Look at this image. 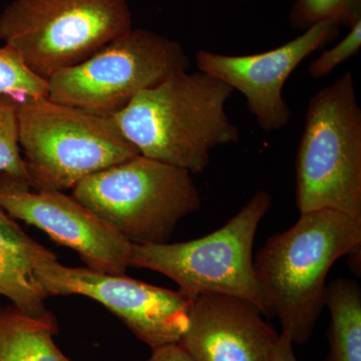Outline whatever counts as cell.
I'll return each instance as SVG.
<instances>
[{"mask_svg":"<svg viewBox=\"0 0 361 361\" xmlns=\"http://www.w3.org/2000/svg\"><path fill=\"white\" fill-rule=\"evenodd\" d=\"M233 94L209 73L183 71L142 90L111 116L140 155L199 174L212 149L240 141L226 111Z\"/></svg>","mask_w":361,"mask_h":361,"instance_id":"obj_1","label":"cell"},{"mask_svg":"<svg viewBox=\"0 0 361 361\" xmlns=\"http://www.w3.org/2000/svg\"><path fill=\"white\" fill-rule=\"evenodd\" d=\"M361 220L332 210L300 213L254 255L270 316L293 344L310 341L325 306L327 275L344 256L360 254Z\"/></svg>","mask_w":361,"mask_h":361,"instance_id":"obj_2","label":"cell"},{"mask_svg":"<svg viewBox=\"0 0 361 361\" xmlns=\"http://www.w3.org/2000/svg\"><path fill=\"white\" fill-rule=\"evenodd\" d=\"M295 170L300 213L332 210L361 220V109L351 71L310 97Z\"/></svg>","mask_w":361,"mask_h":361,"instance_id":"obj_3","label":"cell"},{"mask_svg":"<svg viewBox=\"0 0 361 361\" xmlns=\"http://www.w3.org/2000/svg\"><path fill=\"white\" fill-rule=\"evenodd\" d=\"M18 142L35 191L73 189L140 155L110 116L44 99L18 102Z\"/></svg>","mask_w":361,"mask_h":361,"instance_id":"obj_4","label":"cell"},{"mask_svg":"<svg viewBox=\"0 0 361 361\" xmlns=\"http://www.w3.org/2000/svg\"><path fill=\"white\" fill-rule=\"evenodd\" d=\"M271 205L269 192L260 190L222 228L202 238L133 244L130 266L165 275L191 299L208 293L239 297L269 317L254 267L253 246L259 224Z\"/></svg>","mask_w":361,"mask_h":361,"instance_id":"obj_5","label":"cell"},{"mask_svg":"<svg viewBox=\"0 0 361 361\" xmlns=\"http://www.w3.org/2000/svg\"><path fill=\"white\" fill-rule=\"evenodd\" d=\"M71 196L139 245L167 243L202 204L191 173L142 155L89 176Z\"/></svg>","mask_w":361,"mask_h":361,"instance_id":"obj_6","label":"cell"},{"mask_svg":"<svg viewBox=\"0 0 361 361\" xmlns=\"http://www.w3.org/2000/svg\"><path fill=\"white\" fill-rule=\"evenodd\" d=\"M130 28L128 0H13L0 14V40L47 80Z\"/></svg>","mask_w":361,"mask_h":361,"instance_id":"obj_7","label":"cell"},{"mask_svg":"<svg viewBox=\"0 0 361 361\" xmlns=\"http://www.w3.org/2000/svg\"><path fill=\"white\" fill-rule=\"evenodd\" d=\"M191 66L177 40L142 28H130L94 56L47 80V99L113 116L142 90Z\"/></svg>","mask_w":361,"mask_h":361,"instance_id":"obj_8","label":"cell"},{"mask_svg":"<svg viewBox=\"0 0 361 361\" xmlns=\"http://www.w3.org/2000/svg\"><path fill=\"white\" fill-rule=\"evenodd\" d=\"M35 274L47 297L82 295L94 299L152 349L179 343L186 331L193 299L179 290L154 286L125 274L66 267L58 259L37 266Z\"/></svg>","mask_w":361,"mask_h":361,"instance_id":"obj_9","label":"cell"},{"mask_svg":"<svg viewBox=\"0 0 361 361\" xmlns=\"http://www.w3.org/2000/svg\"><path fill=\"white\" fill-rule=\"evenodd\" d=\"M0 206L13 219L77 251L89 269L125 274L130 266L133 243L63 191H35L25 180L0 174Z\"/></svg>","mask_w":361,"mask_h":361,"instance_id":"obj_10","label":"cell"},{"mask_svg":"<svg viewBox=\"0 0 361 361\" xmlns=\"http://www.w3.org/2000/svg\"><path fill=\"white\" fill-rule=\"evenodd\" d=\"M339 26L318 23L302 35L271 51L228 56L200 49L195 56L197 70L209 73L243 94L259 127L276 132L288 125L291 111L283 97L284 85L297 66L311 54L330 44Z\"/></svg>","mask_w":361,"mask_h":361,"instance_id":"obj_11","label":"cell"},{"mask_svg":"<svg viewBox=\"0 0 361 361\" xmlns=\"http://www.w3.org/2000/svg\"><path fill=\"white\" fill-rule=\"evenodd\" d=\"M262 315L245 299L202 294L180 343L195 361H271L279 334Z\"/></svg>","mask_w":361,"mask_h":361,"instance_id":"obj_12","label":"cell"},{"mask_svg":"<svg viewBox=\"0 0 361 361\" xmlns=\"http://www.w3.org/2000/svg\"><path fill=\"white\" fill-rule=\"evenodd\" d=\"M52 259H56L54 253L28 236L0 206V295L32 317L51 313L35 269Z\"/></svg>","mask_w":361,"mask_h":361,"instance_id":"obj_13","label":"cell"},{"mask_svg":"<svg viewBox=\"0 0 361 361\" xmlns=\"http://www.w3.org/2000/svg\"><path fill=\"white\" fill-rule=\"evenodd\" d=\"M52 313L32 317L16 306L0 308V361H71L58 348Z\"/></svg>","mask_w":361,"mask_h":361,"instance_id":"obj_14","label":"cell"},{"mask_svg":"<svg viewBox=\"0 0 361 361\" xmlns=\"http://www.w3.org/2000/svg\"><path fill=\"white\" fill-rule=\"evenodd\" d=\"M330 312V350L322 361H361V289L355 280L337 278L325 292Z\"/></svg>","mask_w":361,"mask_h":361,"instance_id":"obj_15","label":"cell"},{"mask_svg":"<svg viewBox=\"0 0 361 361\" xmlns=\"http://www.w3.org/2000/svg\"><path fill=\"white\" fill-rule=\"evenodd\" d=\"M289 20L303 30L322 23L351 27L361 20V0H294Z\"/></svg>","mask_w":361,"mask_h":361,"instance_id":"obj_16","label":"cell"},{"mask_svg":"<svg viewBox=\"0 0 361 361\" xmlns=\"http://www.w3.org/2000/svg\"><path fill=\"white\" fill-rule=\"evenodd\" d=\"M18 97L0 94V174L30 183L18 142Z\"/></svg>","mask_w":361,"mask_h":361,"instance_id":"obj_17","label":"cell"},{"mask_svg":"<svg viewBox=\"0 0 361 361\" xmlns=\"http://www.w3.org/2000/svg\"><path fill=\"white\" fill-rule=\"evenodd\" d=\"M0 94L20 99H44L49 96V84L28 70L18 52L4 45L0 47Z\"/></svg>","mask_w":361,"mask_h":361,"instance_id":"obj_18","label":"cell"},{"mask_svg":"<svg viewBox=\"0 0 361 361\" xmlns=\"http://www.w3.org/2000/svg\"><path fill=\"white\" fill-rule=\"evenodd\" d=\"M360 47L361 20L349 27V32L341 42L315 59L308 66V73L314 80L326 77L336 70L337 66L357 54Z\"/></svg>","mask_w":361,"mask_h":361,"instance_id":"obj_19","label":"cell"},{"mask_svg":"<svg viewBox=\"0 0 361 361\" xmlns=\"http://www.w3.org/2000/svg\"><path fill=\"white\" fill-rule=\"evenodd\" d=\"M152 350V355L144 361H195L180 342L165 344Z\"/></svg>","mask_w":361,"mask_h":361,"instance_id":"obj_20","label":"cell"},{"mask_svg":"<svg viewBox=\"0 0 361 361\" xmlns=\"http://www.w3.org/2000/svg\"><path fill=\"white\" fill-rule=\"evenodd\" d=\"M271 361H298L294 353L293 342L285 332H281L278 336L272 350Z\"/></svg>","mask_w":361,"mask_h":361,"instance_id":"obj_21","label":"cell"}]
</instances>
